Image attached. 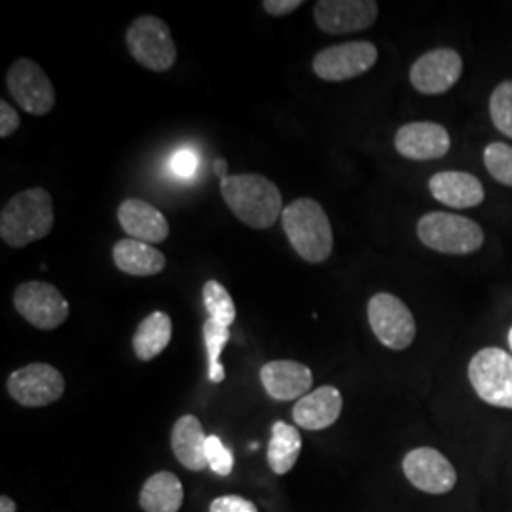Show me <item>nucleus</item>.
<instances>
[{"mask_svg": "<svg viewBox=\"0 0 512 512\" xmlns=\"http://www.w3.org/2000/svg\"><path fill=\"white\" fill-rule=\"evenodd\" d=\"M220 194L230 211L243 224L256 230L274 226L285 211L281 190L270 179L256 173L224 179L220 183Z\"/></svg>", "mask_w": 512, "mask_h": 512, "instance_id": "nucleus-1", "label": "nucleus"}, {"mask_svg": "<svg viewBox=\"0 0 512 512\" xmlns=\"http://www.w3.org/2000/svg\"><path fill=\"white\" fill-rule=\"evenodd\" d=\"M54 228V202L48 190L29 188L16 194L2 207L0 238L21 249L33 241L44 239Z\"/></svg>", "mask_w": 512, "mask_h": 512, "instance_id": "nucleus-2", "label": "nucleus"}, {"mask_svg": "<svg viewBox=\"0 0 512 512\" xmlns=\"http://www.w3.org/2000/svg\"><path fill=\"white\" fill-rule=\"evenodd\" d=\"M281 224L300 258L310 264H321L329 258L334 245L332 226L325 209L315 200H294L285 207Z\"/></svg>", "mask_w": 512, "mask_h": 512, "instance_id": "nucleus-3", "label": "nucleus"}, {"mask_svg": "<svg viewBox=\"0 0 512 512\" xmlns=\"http://www.w3.org/2000/svg\"><path fill=\"white\" fill-rule=\"evenodd\" d=\"M421 243L444 255H471L484 243V232L475 220L444 211H433L418 222Z\"/></svg>", "mask_w": 512, "mask_h": 512, "instance_id": "nucleus-4", "label": "nucleus"}, {"mask_svg": "<svg viewBox=\"0 0 512 512\" xmlns=\"http://www.w3.org/2000/svg\"><path fill=\"white\" fill-rule=\"evenodd\" d=\"M126 44L133 59L152 73H165L177 61V46L165 21L141 16L129 25Z\"/></svg>", "mask_w": 512, "mask_h": 512, "instance_id": "nucleus-5", "label": "nucleus"}, {"mask_svg": "<svg viewBox=\"0 0 512 512\" xmlns=\"http://www.w3.org/2000/svg\"><path fill=\"white\" fill-rule=\"evenodd\" d=\"M469 380L484 403L512 410V355L501 348H484L469 363Z\"/></svg>", "mask_w": 512, "mask_h": 512, "instance_id": "nucleus-6", "label": "nucleus"}, {"mask_svg": "<svg viewBox=\"0 0 512 512\" xmlns=\"http://www.w3.org/2000/svg\"><path fill=\"white\" fill-rule=\"evenodd\" d=\"M368 323L385 348L403 351L416 338V321L401 298L389 293L374 294L368 300Z\"/></svg>", "mask_w": 512, "mask_h": 512, "instance_id": "nucleus-7", "label": "nucleus"}, {"mask_svg": "<svg viewBox=\"0 0 512 512\" xmlns=\"http://www.w3.org/2000/svg\"><path fill=\"white\" fill-rule=\"evenodd\" d=\"M14 306L25 321L40 330L61 327L71 311L61 291L44 281L21 283L14 293Z\"/></svg>", "mask_w": 512, "mask_h": 512, "instance_id": "nucleus-8", "label": "nucleus"}, {"mask_svg": "<svg viewBox=\"0 0 512 512\" xmlns=\"http://www.w3.org/2000/svg\"><path fill=\"white\" fill-rule=\"evenodd\" d=\"M6 86L19 107L33 116H46L55 107L54 84L31 59L21 57L8 69Z\"/></svg>", "mask_w": 512, "mask_h": 512, "instance_id": "nucleus-9", "label": "nucleus"}, {"mask_svg": "<svg viewBox=\"0 0 512 512\" xmlns=\"http://www.w3.org/2000/svg\"><path fill=\"white\" fill-rule=\"evenodd\" d=\"M10 397L29 408H40L59 401L65 393L63 374L46 363H33L23 366L10 374L8 382Z\"/></svg>", "mask_w": 512, "mask_h": 512, "instance_id": "nucleus-10", "label": "nucleus"}, {"mask_svg": "<svg viewBox=\"0 0 512 512\" xmlns=\"http://www.w3.org/2000/svg\"><path fill=\"white\" fill-rule=\"evenodd\" d=\"M378 61L372 42H344L321 50L313 59V73L327 82H344L368 73Z\"/></svg>", "mask_w": 512, "mask_h": 512, "instance_id": "nucleus-11", "label": "nucleus"}, {"mask_svg": "<svg viewBox=\"0 0 512 512\" xmlns=\"http://www.w3.org/2000/svg\"><path fill=\"white\" fill-rule=\"evenodd\" d=\"M403 471L414 488L431 495L448 494L458 482L454 465L435 448H416L403 459Z\"/></svg>", "mask_w": 512, "mask_h": 512, "instance_id": "nucleus-12", "label": "nucleus"}, {"mask_svg": "<svg viewBox=\"0 0 512 512\" xmlns=\"http://www.w3.org/2000/svg\"><path fill=\"white\" fill-rule=\"evenodd\" d=\"M313 18L321 31L329 35L359 33L374 25L378 2L374 0H319Z\"/></svg>", "mask_w": 512, "mask_h": 512, "instance_id": "nucleus-13", "label": "nucleus"}, {"mask_svg": "<svg viewBox=\"0 0 512 512\" xmlns=\"http://www.w3.org/2000/svg\"><path fill=\"white\" fill-rule=\"evenodd\" d=\"M463 73V61L456 50L439 48L421 55L410 69V82L420 93L439 95L456 86Z\"/></svg>", "mask_w": 512, "mask_h": 512, "instance_id": "nucleus-14", "label": "nucleus"}, {"mask_svg": "<svg viewBox=\"0 0 512 512\" xmlns=\"http://www.w3.org/2000/svg\"><path fill=\"white\" fill-rule=\"evenodd\" d=\"M448 131L435 122H412L406 124L395 135L397 152L416 162L439 160L450 150Z\"/></svg>", "mask_w": 512, "mask_h": 512, "instance_id": "nucleus-15", "label": "nucleus"}, {"mask_svg": "<svg viewBox=\"0 0 512 512\" xmlns=\"http://www.w3.org/2000/svg\"><path fill=\"white\" fill-rule=\"evenodd\" d=\"M260 382L274 401H300L310 393L313 374L310 368L296 361H270L260 368Z\"/></svg>", "mask_w": 512, "mask_h": 512, "instance_id": "nucleus-16", "label": "nucleus"}, {"mask_svg": "<svg viewBox=\"0 0 512 512\" xmlns=\"http://www.w3.org/2000/svg\"><path fill=\"white\" fill-rule=\"evenodd\" d=\"M344 408L342 393L334 385H323L296 401L293 418L296 425L308 431H323L334 425Z\"/></svg>", "mask_w": 512, "mask_h": 512, "instance_id": "nucleus-17", "label": "nucleus"}, {"mask_svg": "<svg viewBox=\"0 0 512 512\" xmlns=\"http://www.w3.org/2000/svg\"><path fill=\"white\" fill-rule=\"evenodd\" d=\"M118 222L129 238L145 243H162L169 236V222L154 205L129 198L118 207Z\"/></svg>", "mask_w": 512, "mask_h": 512, "instance_id": "nucleus-18", "label": "nucleus"}, {"mask_svg": "<svg viewBox=\"0 0 512 512\" xmlns=\"http://www.w3.org/2000/svg\"><path fill=\"white\" fill-rule=\"evenodd\" d=\"M431 196L454 209H471L484 202V186L471 173L442 171L429 181Z\"/></svg>", "mask_w": 512, "mask_h": 512, "instance_id": "nucleus-19", "label": "nucleus"}, {"mask_svg": "<svg viewBox=\"0 0 512 512\" xmlns=\"http://www.w3.org/2000/svg\"><path fill=\"white\" fill-rule=\"evenodd\" d=\"M205 442L202 421L192 414H186L175 421L171 431V448L175 458L190 471H203L207 465L205 458Z\"/></svg>", "mask_w": 512, "mask_h": 512, "instance_id": "nucleus-20", "label": "nucleus"}, {"mask_svg": "<svg viewBox=\"0 0 512 512\" xmlns=\"http://www.w3.org/2000/svg\"><path fill=\"white\" fill-rule=\"evenodd\" d=\"M112 260L120 272L137 277L164 272L165 256L162 251L145 241L137 239H120L112 249Z\"/></svg>", "mask_w": 512, "mask_h": 512, "instance_id": "nucleus-21", "label": "nucleus"}, {"mask_svg": "<svg viewBox=\"0 0 512 512\" xmlns=\"http://www.w3.org/2000/svg\"><path fill=\"white\" fill-rule=\"evenodd\" d=\"M183 501V484L169 471L150 476L139 495V505L145 512H179Z\"/></svg>", "mask_w": 512, "mask_h": 512, "instance_id": "nucleus-22", "label": "nucleus"}, {"mask_svg": "<svg viewBox=\"0 0 512 512\" xmlns=\"http://www.w3.org/2000/svg\"><path fill=\"white\" fill-rule=\"evenodd\" d=\"M173 334L171 317L164 311H154L145 317L133 334V351L139 361H152L164 351Z\"/></svg>", "mask_w": 512, "mask_h": 512, "instance_id": "nucleus-23", "label": "nucleus"}, {"mask_svg": "<svg viewBox=\"0 0 512 512\" xmlns=\"http://www.w3.org/2000/svg\"><path fill=\"white\" fill-rule=\"evenodd\" d=\"M300 450L302 437L298 429L285 421H275L268 444V465L275 475H287L296 465Z\"/></svg>", "mask_w": 512, "mask_h": 512, "instance_id": "nucleus-24", "label": "nucleus"}, {"mask_svg": "<svg viewBox=\"0 0 512 512\" xmlns=\"http://www.w3.org/2000/svg\"><path fill=\"white\" fill-rule=\"evenodd\" d=\"M203 340H205L207 359H209V368H207L209 382L220 384L226 378L224 366L220 363V355H222V349L226 348V344L230 340V327L222 325L215 319H207L203 323Z\"/></svg>", "mask_w": 512, "mask_h": 512, "instance_id": "nucleus-25", "label": "nucleus"}, {"mask_svg": "<svg viewBox=\"0 0 512 512\" xmlns=\"http://www.w3.org/2000/svg\"><path fill=\"white\" fill-rule=\"evenodd\" d=\"M203 304L205 310L209 311V319H215L226 327H232V323L236 321V306L230 293L226 291L224 285H220L219 281L209 279L203 285Z\"/></svg>", "mask_w": 512, "mask_h": 512, "instance_id": "nucleus-26", "label": "nucleus"}, {"mask_svg": "<svg viewBox=\"0 0 512 512\" xmlns=\"http://www.w3.org/2000/svg\"><path fill=\"white\" fill-rule=\"evenodd\" d=\"M490 114L495 128L512 139V80L495 88L490 97Z\"/></svg>", "mask_w": 512, "mask_h": 512, "instance_id": "nucleus-27", "label": "nucleus"}, {"mask_svg": "<svg viewBox=\"0 0 512 512\" xmlns=\"http://www.w3.org/2000/svg\"><path fill=\"white\" fill-rule=\"evenodd\" d=\"M484 165L497 183L512 186V147L505 143H490L484 150Z\"/></svg>", "mask_w": 512, "mask_h": 512, "instance_id": "nucleus-28", "label": "nucleus"}, {"mask_svg": "<svg viewBox=\"0 0 512 512\" xmlns=\"http://www.w3.org/2000/svg\"><path fill=\"white\" fill-rule=\"evenodd\" d=\"M205 458L209 469L219 476H228L234 469V456L232 450L224 446V442L217 435H209L205 442Z\"/></svg>", "mask_w": 512, "mask_h": 512, "instance_id": "nucleus-29", "label": "nucleus"}, {"mask_svg": "<svg viewBox=\"0 0 512 512\" xmlns=\"http://www.w3.org/2000/svg\"><path fill=\"white\" fill-rule=\"evenodd\" d=\"M209 512H258L255 503L241 495H220L211 501Z\"/></svg>", "mask_w": 512, "mask_h": 512, "instance_id": "nucleus-30", "label": "nucleus"}, {"mask_svg": "<svg viewBox=\"0 0 512 512\" xmlns=\"http://www.w3.org/2000/svg\"><path fill=\"white\" fill-rule=\"evenodd\" d=\"M171 169L177 177L181 179H190L194 177L196 169H198V156L194 150L190 148H181L175 152L173 160H171Z\"/></svg>", "mask_w": 512, "mask_h": 512, "instance_id": "nucleus-31", "label": "nucleus"}, {"mask_svg": "<svg viewBox=\"0 0 512 512\" xmlns=\"http://www.w3.org/2000/svg\"><path fill=\"white\" fill-rule=\"evenodd\" d=\"M19 124H21V118L16 109L6 101H0V137L8 139L10 135H14Z\"/></svg>", "mask_w": 512, "mask_h": 512, "instance_id": "nucleus-32", "label": "nucleus"}, {"mask_svg": "<svg viewBox=\"0 0 512 512\" xmlns=\"http://www.w3.org/2000/svg\"><path fill=\"white\" fill-rule=\"evenodd\" d=\"M304 2L302 0H264L262 2V8L275 18H281V16H287V14H293L294 10H298Z\"/></svg>", "mask_w": 512, "mask_h": 512, "instance_id": "nucleus-33", "label": "nucleus"}, {"mask_svg": "<svg viewBox=\"0 0 512 512\" xmlns=\"http://www.w3.org/2000/svg\"><path fill=\"white\" fill-rule=\"evenodd\" d=\"M16 511H18V507H16V501H14L12 497H8V495H2V497H0V512Z\"/></svg>", "mask_w": 512, "mask_h": 512, "instance_id": "nucleus-34", "label": "nucleus"}, {"mask_svg": "<svg viewBox=\"0 0 512 512\" xmlns=\"http://www.w3.org/2000/svg\"><path fill=\"white\" fill-rule=\"evenodd\" d=\"M213 167H215V173H217V177H219L220 183H222L224 179H228V173H226V171H228V164H226V160L217 158Z\"/></svg>", "mask_w": 512, "mask_h": 512, "instance_id": "nucleus-35", "label": "nucleus"}, {"mask_svg": "<svg viewBox=\"0 0 512 512\" xmlns=\"http://www.w3.org/2000/svg\"><path fill=\"white\" fill-rule=\"evenodd\" d=\"M509 344H511V351H512V327H511V330H509Z\"/></svg>", "mask_w": 512, "mask_h": 512, "instance_id": "nucleus-36", "label": "nucleus"}]
</instances>
